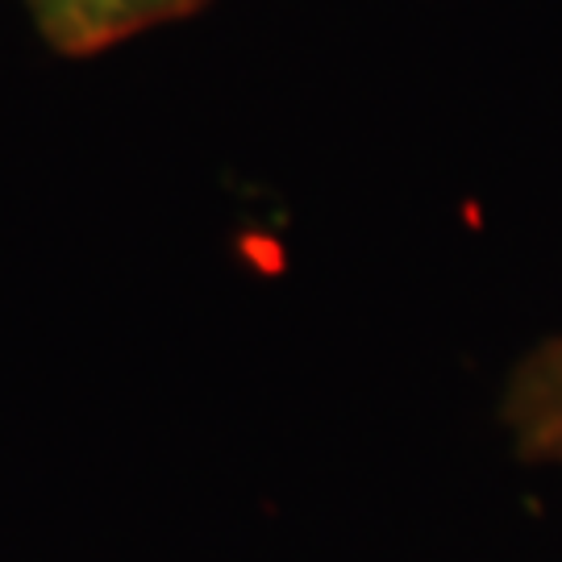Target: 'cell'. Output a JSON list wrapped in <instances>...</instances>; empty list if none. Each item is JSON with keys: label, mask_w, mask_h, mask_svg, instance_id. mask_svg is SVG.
<instances>
[{"label": "cell", "mask_w": 562, "mask_h": 562, "mask_svg": "<svg viewBox=\"0 0 562 562\" xmlns=\"http://www.w3.org/2000/svg\"><path fill=\"white\" fill-rule=\"evenodd\" d=\"M46 46L59 55L88 59L121 42L192 18L204 0H25Z\"/></svg>", "instance_id": "6da1fadb"}, {"label": "cell", "mask_w": 562, "mask_h": 562, "mask_svg": "<svg viewBox=\"0 0 562 562\" xmlns=\"http://www.w3.org/2000/svg\"><path fill=\"white\" fill-rule=\"evenodd\" d=\"M501 422L525 462L562 471V329L533 341L513 362L504 380Z\"/></svg>", "instance_id": "7a4b0ae2"}]
</instances>
